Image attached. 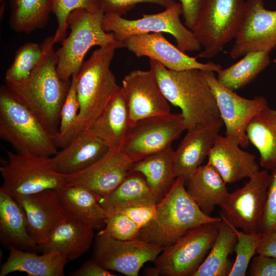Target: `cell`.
<instances>
[{
	"label": "cell",
	"instance_id": "6da1fadb",
	"mask_svg": "<svg viewBox=\"0 0 276 276\" xmlns=\"http://www.w3.org/2000/svg\"><path fill=\"white\" fill-rule=\"evenodd\" d=\"M54 36L41 43L42 57L29 77L17 82H5L10 95L28 108L54 137L59 131L60 112L71 81H65L57 71L58 58Z\"/></svg>",
	"mask_w": 276,
	"mask_h": 276
},
{
	"label": "cell",
	"instance_id": "7a4b0ae2",
	"mask_svg": "<svg viewBox=\"0 0 276 276\" xmlns=\"http://www.w3.org/2000/svg\"><path fill=\"white\" fill-rule=\"evenodd\" d=\"M124 47L123 43L100 47L83 63L78 74L79 116L70 130L55 137L57 148H63L80 132L87 129L121 89L110 66L116 50Z\"/></svg>",
	"mask_w": 276,
	"mask_h": 276
},
{
	"label": "cell",
	"instance_id": "3957f363",
	"mask_svg": "<svg viewBox=\"0 0 276 276\" xmlns=\"http://www.w3.org/2000/svg\"><path fill=\"white\" fill-rule=\"evenodd\" d=\"M149 64L167 101L180 109L186 130L220 119L215 96L201 70L172 71L152 59Z\"/></svg>",
	"mask_w": 276,
	"mask_h": 276
},
{
	"label": "cell",
	"instance_id": "277c9868",
	"mask_svg": "<svg viewBox=\"0 0 276 276\" xmlns=\"http://www.w3.org/2000/svg\"><path fill=\"white\" fill-rule=\"evenodd\" d=\"M221 219L204 214L187 192L185 180L178 177L157 204L155 218L140 230L137 239L164 250L193 229Z\"/></svg>",
	"mask_w": 276,
	"mask_h": 276
},
{
	"label": "cell",
	"instance_id": "5b68a950",
	"mask_svg": "<svg viewBox=\"0 0 276 276\" xmlns=\"http://www.w3.org/2000/svg\"><path fill=\"white\" fill-rule=\"evenodd\" d=\"M0 137L16 152L52 157L58 151L55 137L4 85L0 89Z\"/></svg>",
	"mask_w": 276,
	"mask_h": 276
},
{
	"label": "cell",
	"instance_id": "8992f818",
	"mask_svg": "<svg viewBox=\"0 0 276 276\" xmlns=\"http://www.w3.org/2000/svg\"><path fill=\"white\" fill-rule=\"evenodd\" d=\"M103 15L101 10L91 12L84 9H77L70 13L67 23L70 33L56 51L57 71L62 80L69 81L73 75L78 74L86 53L93 46L123 43L116 39L112 32L103 30Z\"/></svg>",
	"mask_w": 276,
	"mask_h": 276
},
{
	"label": "cell",
	"instance_id": "52a82bcc",
	"mask_svg": "<svg viewBox=\"0 0 276 276\" xmlns=\"http://www.w3.org/2000/svg\"><path fill=\"white\" fill-rule=\"evenodd\" d=\"M7 154L6 164L0 167L2 187L13 197L57 190L66 185L64 176L55 170L51 157L11 151Z\"/></svg>",
	"mask_w": 276,
	"mask_h": 276
},
{
	"label": "cell",
	"instance_id": "ba28073f",
	"mask_svg": "<svg viewBox=\"0 0 276 276\" xmlns=\"http://www.w3.org/2000/svg\"><path fill=\"white\" fill-rule=\"evenodd\" d=\"M182 15L180 3H175L161 12L144 14L137 19H127L122 16L104 14L102 27L106 32H112L121 42L127 37L137 34L150 33H167L176 40L177 47L181 51L197 52L201 46L193 32L181 22Z\"/></svg>",
	"mask_w": 276,
	"mask_h": 276
},
{
	"label": "cell",
	"instance_id": "9c48e42d",
	"mask_svg": "<svg viewBox=\"0 0 276 276\" xmlns=\"http://www.w3.org/2000/svg\"><path fill=\"white\" fill-rule=\"evenodd\" d=\"M244 0H206L198 24L193 31L203 48L198 57L211 58L235 39L245 9Z\"/></svg>",
	"mask_w": 276,
	"mask_h": 276
},
{
	"label": "cell",
	"instance_id": "30bf717a",
	"mask_svg": "<svg viewBox=\"0 0 276 276\" xmlns=\"http://www.w3.org/2000/svg\"><path fill=\"white\" fill-rule=\"evenodd\" d=\"M219 222L197 227L163 250L154 261L159 275L192 276L209 252Z\"/></svg>",
	"mask_w": 276,
	"mask_h": 276
},
{
	"label": "cell",
	"instance_id": "8fae6325",
	"mask_svg": "<svg viewBox=\"0 0 276 276\" xmlns=\"http://www.w3.org/2000/svg\"><path fill=\"white\" fill-rule=\"evenodd\" d=\"M185 130L181 113L148 117L129 127L121 150L135 163L171 146Z\"/></svg>",
	"mask_w": 276,
	"mask_h": 276
},
{
	"label": "cell",
	"instance_id": "7c38bea8",
	"mask_svg": "<svg viewBox=\"0 0 276 276\" xmlns=\"http://www.w3.org/2000/svg\"><path fill=\"white\" fill-rule=\"evenodd\" d=\"M270 178L267 170H259L243 187L228 192L219 205L221 219L245 233H257Z\"/></svg>",
	"mask_w": 276,
	"mask_h": 276
},
{
	"label": "cell",
	"instance_id": "4fadbf2b",
	"mask_svg": "<svg viewBox=\"0 0 276 276\" xmlns=\"http://www.w3.org/2000/svg\"><path fill=\"white\" fill-rule=\"evenodd\" d=\"M201 72L215 96L220 118L225 126V136L241 147H247L250 143L247 127L253 118L268 106L266 99L262 96L243 98L221 84L214 72Z\"/></svg>",
	"mask_w": 276,
	"mask_h": 276
},
{
	"label": "cell",
	"instance_id": "5bb4252c",
	"mask_svg": "<svg viewBox=\"0 0 276 276\" xmlns=\"http://www.w3.org/2000/svg\"><path fill=\"white\" fill-rule=\"evenodd\" d=\"M163 249L139 240H119L101 231L94 238L92 258L108 270L137 276L144 264L154 262Z\"/></svg>",
	"mask_w": 276,
	"mask_h": 276
},
{
	"label": "cell",
	"instance_id": "9a60e30c",
	"mask_svg": "<svg viewBox=\"0 0 276 276\" xmlns=\"http://www.w3.org/2000/svg\"><path fill=\"white\" fill-rule=\"evenodd\" d=\"M276 47V10L263 0H246L242 21L229 55L233 59L251 52H270Z\"/></svg>",
	"mask_w": 276,
	"mask_h": 276
},
{
	"label": "cell",
	"instance_id": "2e32d148",
	"mask_svg": "<svg viewBox=\"0 0 276 276\" xmlns=\"http://www.w3.org/2000/svg\"><path fill=\"white\" fill-rule=\"evenodd\" d=\"M130 127L137 121L171 112V107L150 70H133L122 80Z\"/></svg>",
	"mask_w": 276,
	"mask_h": 276
},
{
	"label": "cell",
	"instance_id": "e0dca14e",
	"mask_svg": "<svg viewBox=\"0 0 276 276\" xmlns=\"http://www.w3.org/2000/svg\"><path fill=\"white\" fill-rule=\"evenodd\" d=\"M134 164L121 150L109 149L86 169L64 176L66 185L84 187L100 201L131 172Z\"/></svg>",
	"mask_w": 276,
	"mask_h": 276
},
{
	"label": "cell",
	"instance_id": "ac0fdd59",
	"mask_svg": "<svg viewBox=\"0 0 276 276\" xmlns=\"http://www.w3.org/2000/svg\"><path fill=\"white\" fill-rule=\"evenodd\" d=\"M123 43L136 57H148L170 70L198 69L218 73L222 68L220 64L213 62H198L196 57L188 56L171 44L162 33L132 35L125 38Z\"/></svg>",
	"mask_w": 276,
	"mask_h": 276
},
{
	"label": "cell",
	"instance_id": "d6986e66",
	"mask_svg": "<svg viewBox=\"0 0 276 276\" xmlns=\"http://www.w3.org/2000/svg\"><path fill=\"white\" fill-rule=\"evenodd\" d=\"M14 198L24 210L29 233L37 245L46 242L55 228L67 216L56 190Z\"/></svg>",
	"mask_w": 276,
	"mask_h": 276
},
{
	"label": "cell",
	"instance_id": "ffe728a7",
	"mask_svg": "<svg viewBox=\"0 0 276 276\" xmlns=\"http://www.w3.org/2000/svg\"><path fill=\"white\" fill-rule=\"evenodd\" d=\"M223 125L221 119L187 131L174 152V167L177 177L185 182L200 167L208 154Z\"/></svg>",
	"mask_w": 276,
	"mask_h": 276
},
{
	"label": "cell",
	"instance_id": "44dd1931",
	"mask_svg": "<svg viewBox=\"0 0 276 276\" xmlns=\"http://www.w3.org/2000/svg\"><path fill=\"white\" fill-rule=\"evenodd\" d=\"M208 163L226 183H233L255 175L259 168L255 156L240 148L225 136L218 135L209 154Z\"/></svg>",
	"mask_w": 276,
	"mask_h": 276
},
{
	"label": "cell",
	"instance_id": "7402d4cb",
	"mask_svg": "<svg viewBox=\"0 0 276 276\" xmlns=\"http://www.w3.org/2000/svg\"><path fill=\"white\" fill-rule=\"evenodd\" d=\"M109 149L88 129L80 132L67 145L51 157L58 173L67 175L88 167Z\"/></svg>",
	"mask_w": 276,
	"mask_h": 276
},
{
	"label": "cell",
	"instance_id": "603a6c76",
	"mask_svg": "<svg viewBox=\"0 0 276 276\" xmlns=\"http://www.w3.org/2000/svg\"><path fill=\"white\" fill-rule=\"evenodd\" d=\"M92 228L74 218L67 216L53 230L43 244L37 245L42 253L57 251L73 260L85 254L94 241Z\"/></svg>",
	"mask_w": 276,
	"mask_h": 276
},
{
	"label": "cell",
	"instance_id": "cb8c5ba5",
	"mask_svg": "<svg viewBox=\"0 0 276 276\" xmlns=\"http://www.w3.org/2000/svg\"><path fill=\"white\" fill-rule=\"evenodd\" d=\"M0 241L9 249L37 252V244L31 237L24 210L2 187L0 188Z\"/></svg>",
	"mask_w": 276,
	"mask_h": 276
},
{
	"label": "cell",
	"instance_id": "d4e9b609",
	"mask_svg": "<svg viewBox=\"0 0 276 276\" xmlns=\"http://www.w3.org/2000/svg\"><path fill=\"white\" fill-rule=\"evenodd\" d=\"M129 127L128 109L121 87L87 129L109 149L121 150Z\"/></svg>",
	"mask_w": 276,
	"mask_h": 276
},
{
	"label": "cell",
	"instance_id": "484cf974",
	"mask_svg": "<svg viewBox=\"0 0 276 276\" xmlns=\"http://www.w3.org/2000/svg\"><path fill=\"white\" fill-rule=\"evenodd\" d=\"M66 215L93 229L101 230L105 224L107 213L98 198L89 190L65 185L56 190Z\"/></svg>",
	"mask_w": 276,
	"mask_h": 276
},
{
	"label": "cell",
	"instance_id": "4316f807",
	"mask_svg": "<svg viewBox=\"0 0 276 276\" xmlns=\"http://www.w3.org/2000/svg\"><path fill=\"white\" fill-rule=\"evenodd\" d=\"M68 260L61 254L52 251L38 255L35 251L9 248V254L1 267L0 276L24 272L28 276H63Z\"/></svg>",
	"mask_w": 276,
	"mask_h": 276
},
{
	"label": "cell",
	"instance_id": "83f0119b",
	"mask_svg": "<svg viewBox=\"0 0 276 276\" xmlns=\"http://www.w3.org/2000/svg\"><path fill=\"white\" fill-rule=\"evenodd\" d=\"M189 195L201 211L210 216L219 206L228 192L226 183L210 163L201 165L186 182Z\"/></svg>",
	"mask_w": 276,
	"mask_h": 276
},
{
	"label": "cell",
	"instance_id": "f1b7e54d",
	"mask_svg": "<svg viewBox=\"0 0 276 276\" xmlns=\"http://www.w3.org/2000/svg\"><path fill=\"white\" fill-rule=\"evenodd\" d=\"M172 146L135 163L131 172L142 174L153 193L161 200L169 192L177 177Z\"/></svg>",
	"mask_w": 276,
	"mask_h": 276
},
{
	"label": "cell",
	"instance_id": "f546056e",
	"mask_svg": "<svg viewBox=\"0 0 276 276\" xmlns=\"http://www.w3.org/2000/svg\"><path fill=\"white\" fill-rule=\"evenodd\" d=\"M160 199L148 186L144 176L131 172L100 203L107 214L129 206L157 204Z\"/></svg>",
	"mask_w": 276,
	"mask_h": 276
},
{
	"label": "cell",
	"instance_id": "4dcf8cb0",
	"mask_svg": "<svg viewBox=\"0 0 276 276\" xmlns=\"http://www.w3.org/2000/svg\"><path fill=\"white\" fill-rule=\"evenodd\" d=\"M246 135L259 152L260 165L267 170L276 168V110L268 106L259 112L248 125Z\"/></svg>",
	"mask_w": 276,
	"mask_h": 276
},
{
	"label": "cell",
	"instance_id": "1f68e13d",
	"mask_svg": "<svg viewBox=\"0 0 276 276\" xmlns=\"http://www.w3.org/2000/svg\"><path fill=\"white\" fill-rule=\"evenodd\" d=\"M237 241L233 226L221 219L209 252L192 276H228L233 265L229 256L235 251Z\"/></svg>",
	"mask_w": 276,
	"mask_h": 276
},
{
	"label": "cell",
	"instance_id": "d6a6232c",
	"mask_svg": "<svg viewBox=\"0 0 276 276\" xmlns=\"http://www.w3.org/2000/svg\"><path fill=\"white\" fill-rule=\"evenodd\" d=\"M270 63L269 53L251 52L229 67L218 73V82L227 88L235 91L249 84Z\"/></svg>",
	"mask_w": 276,
	"mask_h": 276
},
{
	"label": "cell",
	"instance_id": "836d02e7",
	"mask_svg": "<svg viewBox=\"0 0 276 276\" xmlns=\"http://www.w3.org/2000/svg\"><path fill=\"white\" fill-rule=\"evenodd\" d=\"M10 7V27L18 33L43 28L52 12L51 0H11Z\"/></svg>",
	"mask_w": 276,
	"mask_h": 276
},
{
	"label": "cell",
	"instance_id": "e575fe53",
	"mask_svg": "<svg viewBox=\"0 0 276 276\" xmlns=\"http://www.w3.org/2000/svg\"><path fill=\"white\" fill-rule=\"evenodd\" d=\"M43 55L41 44L27 42L16 52L13 61L5 73V82H17L28 79Z\"/></svg>",
	"mask_w": 276,
	"mask_h": 276
},
{
	"label": "cell",
	"instance_id": "d590c367",
	"mask_svg": "<svg viewBox=\"0 0 276 276\" xmlns=\"http://www.w3.org/2000/svg\"><path fill=\"white\" fill-rule=\"evenodd\" d=\"M233 227L237 241L235 249L236 258L228 276H245L252 259L257 253L261 234L247 233Z\"/></svg>",
	"mask_w": 276,
	"mask_h": 276
},
{
	"label": "cell",
	"instance_id": "8d00e7d4",
	"mask_svg": "<svg viewBox=\"0 0 276 276\" xmlns=\"http://www.w3.org/2000/svg\"><path fill=\"white\" fill-rule=\"evenodd\" d=\"M51 11L56 16L58 27L54 35L55 43L62 42L66 36L67 17L77 9H84L91 12L100 10L98 0H51Z\"/></svg>",
	"mask_w": 276,
	"mask_h": 276
},
{
	"label": "cell",
	"instance_id": "74e56055",
	"mask_svg": "<svg viewBox=\"0 0 276 276\" xmlns=\"http://www.w3.org/2000/svg\"><path fill=\"white\" fill-rule=\"evenodd\" d=\"M141 228L126 215L120 212L107 214L104 227L100 230L119 240L137 239Z\"/></svg>",
	"mask_w": 276,
	"mask_h": 276
},
{
	"label": "cell",
	"instance_id": "f35d334b",
	"mask_svg": "<svg viewBox=\"0 0 276 276\" xmlns=\"http://www.w3.org/2000/svg\"><path fill=\"white\" fill-rule=\"evenodd\" d=\"M77 83L78 74H74L71 77L70 87L61 107L59 131L55 136L65 134L74 126L78 119L80 105L77 97Z\"/></svg>",
	"mask_w": 276,
	"mask_h": 276
},
{
	"label": "cell",
	"instance_id": "ab89813d",
	"mask_svg": "<svg viewBox=\"0 0 276 276\" xmlns=\"http://www.w3.org/2000/svg\"><path fill=\"white\" fill-rule=\"evenodd\" d=\"M274 230H276V168L271 170L266 200L258 232L263 234Z\"/></svg>",
	"mask_w": 276,
	"mask_h": 276
},
{
	"label": "cell",
	"instance_id": "60d3db41",
	"mask_svg": "<svg viewBox=\"0 0 276 276\" xmlns=\"http://www.w3.org/2000/svg\"><path fill=\"white\" fill-rule=\"evenodd\" d=\"M100 9L104 14L122 16L137 4L150 3L167 8L176 3L173 0H98Z\"/></svg>",
	"mask_w": 276,
	"mask_h": 276
},
{
	"label": "cell",
	"instance_id": "b9f144b4",
	"mask_svg": "<svg viewBox=\"0 0 276 276\" xmlns=\"http://www.w3.org/2000/svg\"><path fill=\"white\" fill-rule=\"evenodd\" d=\"M156 210L157 204H145L129 206L114 212L126 215L141 229L155 218Z\"/></svg>",
	"mask_w": 276,
	"mask_h": 276
},
{
	"label": "cell",
	"instance_id": "7bdbcfd3",
	"mask_svg": "<svg viewBox=\"0 0 276 276\" xmlns=\"http://www.w3.org/2000/svg\"><path fill=\"white\" fill-rule=\"evenodd\" d=\"M249 270L251 276H276V258L258 254L252 259Z\"/></svg>",
	"mask_w": 276,
	"mask_h": 276
},
{
	"label": "cell",
	"instance_id": "ee69618b",
	"mask_svg": "<svg viewBox=\"0 0 276 276\" xmlns=\"http://www.w3.org/2000/svg\"><path fill=\"white\" fill-rule=\"evenodd\" d=\"M185 25L193 31L196 27L206 0H179Z\"/></svg>",
	"mask_w": 276,
	"mask_h": 276
},
{
	"label": "cell",
	"instance_id": "f6af8a7d",
	"mask_svg": "<svg viewBox=\"0 0 276 276\" xmlns=\"http://www.w3.org/2000/svg\"><path fill=\"white\" fill-rule=\"evenodd\" d=\"M72 276H113L109 270L100 265L93 259L84 262L79 268L73 271Z\"/></svg>",
	"mask_w": 276,
	"mask_h": 276
},
{
	"label": "cell",
	"instance_id": "bcb514c9",
	"mask_svg": "<svg viewBox=\"0 0 276 276\" xmlns=\"http://www.w3.org/2000/svg\"><path fill=\"white\" fill-rule=\"evenodd\" d=\"M257 253L276 258V230L261 234Z\"/></svg>",
	"mask_w": 276,
	"mask_h": 276
},
{
	"label": "cell",
	"instance_id": "7dc6e473",
	"mask_svg": "<svg viewBox=\"0 0 276 276\" xmlns=\"http://www.w3.org/2000/svg\"><path fill=\"white\" fill-rule=\"evenodd\" d=\"M144 274L146 275H160L159 272L155 266L153 267H150L145 269L144 270Z\"/></svg>",
	"mask_w": 276,
	"mask_h": 276
},
{
	"label": "cell",
	"instance_id": "c3c4849f",
	"mask_svg": "<svg viewBox=\"0 0 276 276\" xmlns=\"http://www.w3.org/2000/svg\"><path fill=\"white\" fill-rule=\"evenodd\" d=\"M273 62H274V63H275V64L276 65V58L273 60Z\"/></svg>",
	"mask_w": 276,
	"mask_h": 276
},
{
	"label": "cell",
	"instance_id": "681fc988",
	"mask_svg": "<svg viewBox=\"0 0 276 276\" xmlns=\"http://www.w3.org/2000/svg\"><path fill=\"white\" fill-rule=\"evenodd\" d=\"M5 0H0L1 2H3V1H4Z\"/></svg>",
	"mask_w": 276,
	"mask_h": 276
}]
</instances>
